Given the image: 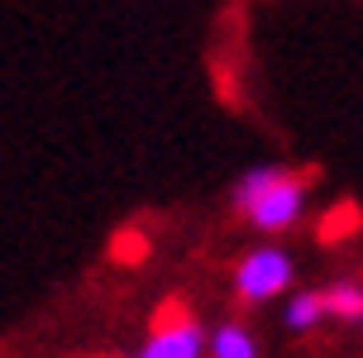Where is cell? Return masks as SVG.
Segmentation results:
<instances>
[{
  "instance_id": "obj_1",
  "label": "cell",
  "mask_w": 363,
  "mask_h": 358,
  "mask_svg": "<svg viewBox=\"0 0 363 358\" xmlns=\"http://www.w3.org/2000/svg\"><path fill=\"white\" fill-rule=\"evenodd\" d=\"M306 172H287V167H254L235 181V211L249 215V225L263 234L291 230L301 211H306Z\"/></svg>"
},
{
  "instance_id": "obj_2",
  "label": "cell",
  "mask_w": 363,
  "mask_h": 358,
  "mask_svg": "<svg viewBox=\"0 0 363 358\" xmlns=\"http://www.w3.org/2000/svg\"><path fill=\"white\" fill-rule=\"evenodd\" d=\"M287 286H291V258L282 249H254L235 268V291H239V301H249V306L272 301Z\"/></svg>"
},
{
  "instance_id": "obj_3",
  "label": "cell",
  "mask_w": 363,
  "mask_h": 358,
  "mask_svg": "<svg viewBox=\"0 0 363 358\" xmlns=\"http://www.w3.org/2000/svg\"><path fill=\"white\" fill-rule=\"evenodd\" d=\"M201 354H206V335H201V325L191 320L177 301H167L163 311H158V320H153L148 344L134 358H201Z\"/></svg>"
},
{
  "instance_id": "obj_4",
  "label": "cell",
  "mask_w": 363,
  "mask_h": 358,
  "mask_svg": "<svg viewBox=\"0 0 363 358\" xmlns=\"http://www.w3.org/2000/svg\"><path fill=\"white\" fill-rule=\"evenodd\" d=\"M320 306L335 320H363V286L359 282H335L320 291Z\"/></svg>"
},
{
  "instance_id": "obj_5",
  "label": "cell",
  "mask_w": 363,
  "mask_h": 358,
  "mask_svg": "<svg viewBox=\"0 0 363 358\" xmlns=\"http://www.w3.org/2000/svg\"><path fill=\"white\" fill-rule=\"evenodd\" d=\"M211 358H258V340L244 325H220L211 335Z\"/></svg>"
},
{
  "instance_id": "obj_6",
  "label": "cell",
  "mask_w": 363,
  "mask_h": 358,
  "mask_svg": "<svg viewBox=\"0 0 363 358\" xmlns=\"http://www.w3.org/2000/svg\"><path fill=\"white\" fill-rule=\"evenodd\" d=\"M325 320V306H320V291H296L287 301V330H315Z\"/></svg>"
},
{
  "instance_id": "obj_7",
  "label": "cell",
  "mask_w": 363,
  "mask_h": 358,
  "mask_svg": "<svg viewBox=\"0 0 363 358\" xmlns=\"http://www.w3.org/2000/svg\"><path fill=\"white\" fill-rule=\"evenodd\" d=\"M354 225H359V211H354V206H335V215H330L325 225H320V239H340V234H354Z\"/></svg>"
},
{
  "instance_id": "obj_8",
  "label": "cell",
  "mask_w": 363,
  "mask_h": 358,
  "mask_svg": "<svg viewBox=\"0 0 363 358\" xmlns=\"http://www.w3.org/2000/svg\"><path fill=\"white\" fill-rule=\"evenodd\" d=\"M115 263H139L144 258V234L139 230H125V234H115Z\"/></svg>"
}]
</instances>
